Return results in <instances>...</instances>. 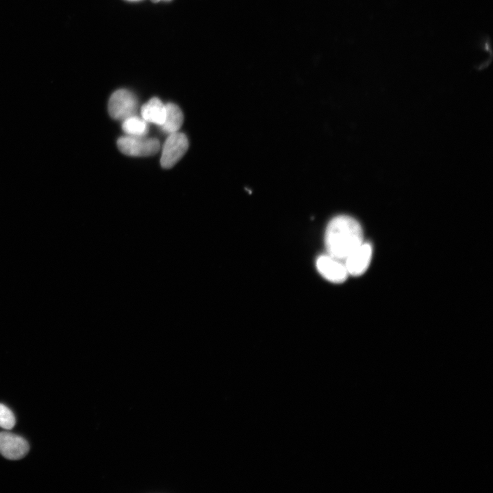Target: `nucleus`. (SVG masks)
<instances>
[{
	"instance_id": "nucleus-4",
	"label": "nucleus",
	"mask_w": 493,
	"mask_h": 493,
	"mask_svg": "<svg viewBox=\"0 0 493 493\" xmlns=\"http://www.w3.org/2000/svg\"><path fill=\"white\" fill-rule=\"evenodd\" d=\"M188 145V138L184 134L177 131L170 134L163 145L160 159L162 167L172 168L185 154Z\"/></svg>"
},
{
	"instance_id": "nucleus-1",
	"label": "nucleus",
	"mask_w": 493,
	"mask_h": 493,
	"mask_svg": "<svg viewBox=\"0 0 493 493\" xmlns=\"http://www.w3.org/2000/svg\"><path fill=\"white\" fill-rule=\"evenodd\" d=\"M362 242V229L353 218L340 215L329 223L325 235V244L330 256L344 262Z\"/></svg>"
},
{
	"instance_id": "nucleus-12",
	"label": "nucleus",
	"mask_w": 493,
	"mask_h": 493,
	"mask_svg": "<svg viewBox=\"0 0 493 493\" xmlns=\"http://www.w3.org/2000/svg\"><path fill=\"white\" fill-rule=\"evenodd\" d=\"M151 1H153V2H157V1H159L160 0H151Z\"/></svg>"
},
{
	"instance_id": "nucleus-10",
	"label": "nucleus",
	"mask_w": 493,
	"mask_h": 493,
	"mask_svg": "<svg viewBox=\"0 0 493 493\" xmlns=\"http://www.w3.org/2000/svg\"><path fill=\"white\" fill-rule=\"evenodd\" d=\"M123 130L129 136H144L148 132V126L144 119L132 116L123 120Z\"/></svg>"
},
{
	"instance_id": "nucleus-3",
	"label": "nucleus",
	"mask_w": 493,
	"mask_h": 493,
	"mask_svg": "<svg viewBox=\"0 0 493 493\" xmlns=\"http://www.w3.org/2000/svg\"><path fill=\"white\" fill-rule=\"evenodd\" d=\"M137 107L136 96L127 90L120 89L111 95L108 103V112L112 118L125 120L135 116Z\"/></svg>"
},
{
	"instance_id": "nucleus-11",
	"label": "nucleus",
	"mask_w": 493,
	"mask_h": 493,
	"mask_svg": "<svg viewBox=\"0 0 493 493\" xmlns=\"http://www.w3.org/2000/svg\"><path fill=\"white\" fill-rule=\"evenodd\" d=\"M16 423L13 412L5 405L0 403V427L11 429Z\"/></svg>"
},
{
	"instance_id": "nucleus-5",
	"label": "nucleus",
	"mask_w": 493,
	"mask_h": 493,
	"mask_svg": "<svg viewBox=\"0 0 493 493\" xmlns=\"http://www.w3.org/2000/svg\"><path fill=\"white\" fill-rule=\"evenodd\" d=\"M316 268L324 278L332 283H342L349 275L344 262L328 254L318 257Z\"/></svg>"
},
{
	"instance_id": "nucleus-9",
	"label": "nucleus",
	"mask_w": 493,
	"mask_h": 493,
	"mask_svg": "<svg viewBox=\"0 0 493 493\" xmlns=\"http://www.w3.org/2000/svg\"><path fill=\"white\" fill-rule=\"evenodd\" d=\"M166 116L164 123L161 127L164 131L168 134L177 132L181 127L184 115L181 109L172 103H168L166 105Z\"/></svg>"
},
{
	"instance_id": "nucleus-8",
	"label": "nucleus",
	"mask_w": 493,
	"mask_h": 493,
	"mask_svg": "<svg viewBox=\"0 0 493 493\" xmlns=\"http://www.w3.org/2000/svg\"><path fill=\"white\" fill-rule=\"evenodd\" d=\"M141 115L145 121L161 126L165 120L166 106L158 98L153 97L142 106Z\"/></svg>"
},
{
	"instance_id": "nucleus-6",
	"label": "nucleus",
	"mask_w": 493,
	"mask_h": 493,
	"mask_svg": "<svg viewBox=\"0 0 493 493\" xmlns=\"http://www.w3.org/2000/svg\"><path fill=\"white\" fill-rule=\"evenodd\" d=\"M29 449V444L23 437L9 432H0V453L5 458L21 459Z\"/></svg>"
},
{
	"instance_id": "nucleus-13",
	"label": "nucleus",
	"mask_w": 493,
	"mask_h": 493,
	"mask_svg": "<svg viewBox=\"0 0 493 493\" xmlns=\"http://www.w3.org/2000/svg\"><path fill=\"white\" fill-rule=\"evenodd\" d=\"M128 1H139V0H128Z\"/></svg>"
},
{
	"instance_id": "nucleus-14",
	"label": "nucleus",
	"mask_w": 493,
	"mask_h": 493,
	"mask_svg": "<svg viewBox=\"0 0 493 493\" xmlns=\"http://www.w3.org/2000/svg\"><path fill=\"white\" fill-rule=\"evenodd\" d=\"M166 1H168V0H166Z\"/></svg>"
},
{
	"instance_id": "nucleus-2",
	"label": "nucleus",
	"mask_w": 493,
	"mask_h": 493,
	"mask_svg": "<svg viewBox=\"0 0 493 493\" xmlns=\"http://www.w3.org/2000/svg\"><path fill=\"white\" fill-rule=\"evenodd\" d=\"M119 150L129 156H150L160 149V142L156 138H146L142 136H124L117 140Z\"/></svg>"
},
{
	"instance_id": "nucleus-7",
	"label": "nucleus",
	"mask_w": 493,
	"mask_h": 493,
	"mask_svg": "<svg viewBox=\"0 0 493 493\" xmlns=\"http://www.w3.org/2000/svg\"><path fill=\"white\" fill-rule=\"evenodd\" d=\"M372 254V246L363 242L344 261L348 274L353 276L362 275L368 268Z\"/></svg>"
}]
</instances>
